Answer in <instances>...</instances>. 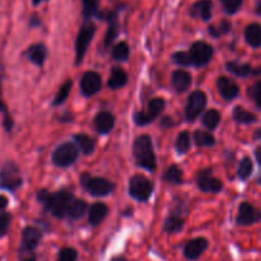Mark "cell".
Returning a JSON list of instances; mask_svg holds the SVG:
<instances>
[{"mask_svg":"<svg viewBox=\"0 0 261 261\" xmlns=\"http://www.w3.org/2000/svg\"><path fill=\"white\" fill-rule=\"evenodd\" d=\"M111 261H127V260L122 256H116V257H114Z\"/></svg>","mask_w":261,"mask_h":261,"instance_id":"c3c4849f","label":"cell"},{"mask_svg":"<svg viewBox=\"0 0 261 261\" xmlns=\"http://www.w3.org/2000/svg\"><path fill=\"white\" fill-rule=\"evenodd\" d=\"M191 82H193L191 74L189 71L182 70V69L175 70L172 75H171V84H172L175 91L178 92V93L188 91L191 86Z\"/></svg>","mask_w":261,"mask_h":261,"instance_id":"e0dca14e","label":"cell"},{"mask_svg":"<svg viewBox=\"0 0 261 261\" xmlns=\"http://www.w3.org/2000/svg\"><path fill=\"white\" fill-rule=\"evenodd\" d=\"M74 140H75L76 145L79 147V149L82 150V153L86 155H91L92 153L94 152V148H96V144H94V140L92 139L91 137L86 134H76L74 135Z\"/></svg>","mask_w":261,"mask_h":261,"instance_id":"484cf974","label":"cell"},{"mask_svg":"<svg viewBox=\"0 0 261 261\" xmlns=\"http://www.w3.org/2000/svg\"><path fill=\"white\" fill-rule=\"evenodd\" d=\"M110 24H109V30H107L106 37H105V46L109 47L114 40L116 38L117 33H119V24H117V18L115 14H110L109 17Z\"/></svg>","mask_w":261,"mask_h":261,"instance_id":"4dcf8cb0","label":"cell"},{"mask_svg":"<svg viewBox=\"0 0 261 261\" xmlns=\"http://www.w3.org/2000/svg\"><path fill=\"white\" fill-rule=\"evenodd\" d=\"M184 226H185V222L181 218V216L171 213V216L165 221L163 231L167 232V233H178V232L182 231Z\"/></svg>","mask_w":261,"mask_h":261,"instance_id":"d4e9b609","label":"cell"},{"mask_svg":"<svg viewBox=\"0 0 261 261\" xmlns=\"http://www.w3.org/2000/svg\"><path fill=\"white\" fill-rule=\"evenodd\" d=\"M217 87H218L219 94L226 101H233L240 94V87L237 86L233 79L228 76H219L217 81Z\"/></svg>","mask_w":261,"mask_h":261,"instance_id":"2e32d148","label":"cell"},{"mask_svg":"<svg viewBox=\"0 0 261 261\" xmlns=\"http://www.w3.org/2000/svg\"><path fill=\"white\" fill-rule=\"evenodd\" d=\"M173 63L178 64V65L182 66H190L193 65V61H191L190 54L185 53V51H177L172 55Z\"/></svg>","mask_w":261,"mask_h":261,"instance_id":"ab89813d","label":"cell"},{"mask_svg":"<svg viewBox=\"0 0 261 261\" xmlns=\"http://www.w3.org/2000/svg\"><path fill=\"white\" fill-rule=\"evenodd\" d=\"M259 184H260V185H261V177L259 178Z\"/></svg>","mask_w":261,"mask_h":261,"instance_id":"816d5d0a","label":"cell"},{"mask_svg":"<svg viewBox=\"0 0 261 261\" xmlns=\"http://www.w3.org/2000/svg\"><path fill=\"white\" fill-rule=\"evenodd\" d=\"M127 83V74L126 71L122 68H119V66H115L112 68L111 74H110L109 82H107V86H109L110 89L115 91V89H120Z\"/></svg>","mask_w":261,"mask_h":261,"instance_id":"d6986e66","label":"cell"},{"mask_svg":"<svg viewBox=\"0 0 261 261\" xmlns=\"http://www.w3.org/2000/svg\"><path fill=\"white\" fill-rule=\"evenodd\" d=\"M133 154H134L137 165L149 172H154L157 168V158H155L153 142L148 135H142L137 138L133 145Z\"/></svg>","mask_w":261,"mask_h":261,"instance_id":"7a4b0ae2","label":"cell"},{"mask_svg":"<svg viewBox=\"0 0 261 261\" xmlns=\"http://www.w3.org/2000/svg\"><path fill=\"white\" fill-rule=\"evenodd\" d=\"M208 245V240L204 237L191 240L184 247V256L188 260H198L206 251Z\"/></svg>","mask_w":261,"mask_h":261,"instance_id":"9a60e30c","label":"cell"},{"mask_svg":"<svg viewBox=\"0 0 261 261\" xmlns=\"http://www.w3.org/2000/svg\"><path fill=\"white\" fill-rule=\"evenodd\" d=\"M229 30H231V23L223 20V22L219 23L218 27H217V25H211V27H209V33H211V36H213V37H219V36L226 35L227 32H229Z\"/></svg>","mask_w":261,"mask_h":261,"instance_id":"f35d334b","label":"cell"},{"mask_svg":"<svg viewBox=\"0 0 261 261\" xmlns=\"http://www.w3.org/2000/svg\"><path fill=\"white\" fill-rule=\"evenodd\" d=\"M71 87H73V82H71V79H68V81L60 87V89H59L58 94H56L55 99H54L53 102L54 106H59V105L64 103V102L66 101V98H68L69 94H70Z\"/></svg>","mask_w":261,"mask_h":261,"instance_id":"836d02e7","label":"cell"},{"mask_svg":"<svg viewBox=\"0 0 261 261\" xmlns=\"http://www.w3.org/2000/svg\"><path fill=\"white\" fill-rule=\"evenodd\" d=\"M41 239H42V233H41L40 229L35 228V227L24 228L22 232V247H20V251L33 252L41 242Z\"/></svg>","mask_w":261,"mask_h":261,"instance_id":"5bb4252c","label":"cell"},{"mask_svg":"<svg viewBox=\"0 0 261 261\" xmlns=\"http://www.w3.org/2000/svg\"><path fill=\"white\" fill-rule=\"evenodd\" d=\"M87 208V203L84 200H81V199H74L71 201L70 206H69V211H68V216L70 217L71 219H79L84 216L86 213Z\"/></svg>","mask_w":261,"mask_h":261,"instance_id":"83f0119b","label":"cell"},{"mask_svg":"<svg viewBox=\"0 0 261 261\" xmlns=\"http://www.w3.org/2000/svg\"><path fill=\"white\" fill-rule=\"evenodd\" d=\"M78 259V252L73 247H64L60 250L56 261H76Z\"/></svg>","mask_w":261,"mask_h":261,"instance_id":"74e56055","label":"cell"},{"mask_svg":"<svg viewBox=\"0 0 261 261\" xmlns=\"http://www.w3.org/2000/svg\"><path fill=\"white\" fill-rule=\"evenodd\" d=\"M257 12H259L260 14H261V2H260V4H259V7H257Z\"/></svg>","mask_w":261,"mask_h":261,"instance_id":"f907efd6","label":"cell"},{"mask_svg":"<svg viewBox=\"0 0 261 261\" xmlns=\"http://www.w3.org/2000/svg\"><path fill=\"white\" fill-rule=\"evenodd\" d=\"M25 55H27L28 60L31 63L40 66L45 63L46 56H47V50H46V46L42 45V43H36V45H32L28 47Z\"/></svg>","mask_w":261,"mask_h":261,"instance_id":"ffe728a7","label":"cell"},{"mask_svg":"<svg viewBox=\"0 0 261 261\" xmlns=\"http://www.w3.org/2000/svg\"><path fill=\"white\" fill-rule=\"evenodd\" d=\"M172 126H173L172 117L170 116L162 117V120H161V127H163V129H170V127Z\"/></svg>","mask_w":261,"mask_h":261,"instance_id":"7bdbcfd3","label":"cell"},{"mask_svg":"<svg viewBox=\"0 0 261 261\" xmlns=\"http://www.w3.org/2000/svg\"><path fill=\"white\" fill-rule=\"evenodd\" d=\"M165 99L160 98V97L150 99L145 111L135 112L134 121L137 122L138 125H142V126L150 124L153 120H155L161 114H162L163 109H165Z\"/></svg>","mask_w":261,"mask_h":261,"instance_id":"ba28073f","label":"cell"},{"mask_svg":"<svg viewBox=\"0 0 261 261\" xmlns=\"http://www.w3.org/2000/svg\"><path fill=\"white\" fill-rule=\"evenodd\" d=\"M226 68L227 70L231 71L232 74H234V75L237 76H241V78H244V76H249L250 74L254 73V69L251 68V65H249V64H241L239 63V61H228V63L226 64Z\"/></svg>","mask_w":261,"mask_h":261,"instance_id":"4316f807","label":"cell"},{"mask_svg":"<svg viewBox=\"0 0 261 261\" xmlns=\"http://www.w3.org/2000/svg\"><path fill=\"white\" fill-rule=\"evenodd\" d=\"M245 38L251 47H261V25L257 23H251L245 30Z\"/></svg>","mask_w":261,"mask_h":261,"instance_id":"603a6c76","label":"cell"},{"mask_svg":"<svg viewBox=\"0 0 261 261\" xmlns=\"http://www.w3.org/2000/svg\"><path fill=\"white\" fill-rule=\"evenodd\" d=\"M115 126V116L109 111H101L94 117V127L99 134H109Z\"/></svg>","mask_w":261,"mask_h":261,"instance_id":"ac0fdd59","label":"cell"},{"mask_svg":"<svg viewBox=\"0 0 261 261\" xmlns=\"http://www.w3.org/2000/svg\"><path fill=\"white\" fill-rule=\"evenodd\" d=\"M154 191V185L143 175H135L130 178L129 194L138 201H147Z\"/></svg>","mask_w":261,"mask_h":261,"instance_id":"277c9868","label":"cell"},{"mask_svg":"<svg viewBox=\"0 0 261 261\" xmlns=\"http://www.w3.org/2000/svg\"><path fill=\"white\" fill-rule=\"evenodd\" d=\"M236 221L241 226H251L261 221V212L249 201H244L240 204Z\"/></svg>","mask_w":261,"mask_h":261,"instance_id":"7c38bea8","label":"cell"},{"mask_svg":"<svg viewBox=\"0 0 261 261\" xmlns=\"http://www.w3.org/2000/svg\"><path fill=\"white\" fill-rule=\"evenodd\" d=\"M221 122V114L217 110H209L204 114L203 124L208 127L209 130H216L217 126Z\"/></svg>","mask_w":261,"mask_h":261,"instance_id":"1f68e13d","label":"cell"},{"mask_svg":"<svg viewBox=\"0 0 261 261\" xmlns=\"http://www.w3.org/2000/svg\"><path fill=\"white\" fill-rule=\"evenodd\" d=\"M255 157H256V161L259 162V165L261 166V145L257 147L256 152H255Z\"/></svg>","mask_w":261,"mask_h":261,"instance_id":"bcb514c9","label":"cell"},{"mask_svg":"<svg viewBox=\"0 0 261 261\" xmlns=\"http://www.w3.org/2000/svg\"><path fill=\"white\" fill-rule=\"evenodd\" d=\"M109 214V208L103 203H94L89 209L88 221L92 226H98Z\"/></svg>","mask_w":261,"mask_h":261,"instance_id":"44dd1931","label":"cell"},{"mask_svg":"<svg viewBox=\"0 0 261 261\" xmlns=\"http://www.w3.org/2000/svg\"><path fill=\"white\" fill-rule=\"evenodd\" d=\"M94 33H96V25L92 22L84 23L81 27L78 33V37H76L75 42V50H76V61L75 64H81L83 61L84 55L87 53V48H88L89 43H91L92 38H93Z\"/></svg>","mask_w":261,"mask_h":261,"instance_id":"52a82bcc","label":"cell"},{"mask_svg":"<svg viewBox=\"0 0 261 261\" xmlns=\"http://www.w3.org/2000/svg\"><path fill=\"white\" fill-rule=\"evenodd\" d=\"M102 87V78L96 71H87L82 76L81 81V89L82 93L86 97H91L96 94L97 92L101 91Z\"/></svg>","mask_w":261,"mask_h":261,"instance_id":"4fadbf2b","label":"cell"},{"mask_svg":"<svg viewBox=\"0 0 261 261\" xmlns=\"http://www.w3.org/2000/svg\"><path fill=\"white\" fill-rule=\"evenodd\" d=\"M221 2H222V5H223L224 10H226L228 14H233V13H236L242 4V0H221Z\"/></svg>","mask_w":261,"mask_h":261,"instance_id":"b9f144b4","label":"cell"},{"mask_svg":"<svg viewBox=\"0 0 261 261\" xmlns=\"http://www.w3.org/2000/svg\"><path fill=\"white\" fill-rule=\"evenodd\" d=\"M42 2H43V0H33V3H35L36 5H37V4H40V3H42Z\"/></svg>","mask_w":261,"mask_h":261,"instance_id":"681fc988","label":"cell"},{"mask_svg":"<svg viewBox=\"0 0 261 261\" xmlns=\"http://www.w3.org/2000/svg\"><path fill=\"white\" fill-rule=\"evenodd\" d=\"M19 256H20V261H37L36 260V255L33 254V252L20 251Z\"/></svg>","mask_w":261,"mask_h":261,"instance_id":"ee69618b","label":"cell"},{"mask_svg":"<svg viewBox=\"0 0 261 261\" xmlns=\"http://www.w3.org/2000/svg\"><path fill=\"white\" fill-rule=\"evenodd\" d=\"M23 178L18 166L7 162L0 170V188L8 191H15L22 186Z\"/></svg>","mask_w":261,"mask_h":261,"instance_id":"5b68a950","label":"cell"},{"mask_svg":"<svg viewBox=\"0 0 261 261\" xmlns=\"http://www.w3.org/2000/svg\"><path fill=\"white\" fill-rule=\"evenodd\" d=\"M196 184L198 188L200 189L203 193H211V194H218L223 189V182L219 178L214 177L213 171L211 168L206 170H201L198 173L196 177Z\"/></svg>","mask_w":261,"mask_h":261,"instance_id":"8fae6325","label":"cell"},{"mask_svg":"<svg viewBox=\"0 0 261 261\" xmlns=\"http://www.w3.org/2000/svg\"><path fill=\"white\" fill-rule=\"evenodd\" d=\"M247 94L255 102V105L261 109V81H257L256 83L252 84L247 91Z\"/></svg>","mask_w":261,"mask_h":261,"instance_id":"8d00e7d4","label":"cell"},{"mask_svg":"<svg viewBox=\"0 0 261 261\" xmlns=\"http://www.w3.org/2000/svg\"><path fill=\"white\" fill-rule=\"evenodd\" d=\"M8 206V199L4 195H0V212H4V209Z\"/></svg>","mask_w":261,"mask_h":261,"instance_id":"f6af8a7d","label":"cell"},{"mask_svg":"<svg viewBox=\"0 0 261 261\" xmlns=\"http://www.w3.org/2000/svg\"><path fill=\"white\" fill-rule=\"evenodd\" d=\"M189 54H190L193 65L204 66L208 63H211L212 58L214 55V48L213 46L204 42V41H198V42L191 45Z\"/></svg>","mask_w":261,"mask_h":261,"instance_id":"9c48e42d","label":"cell"},{"mask_svg":"<svg viewBox=\"0 0 261 261\" xmlns=\"http://www.w3.org/2000/svg\"><path fill=\"white\" fill-rule=\"evenodd\" d=\"M10 222H12V216L9 213H0V237L5 236L9 231Z\"/></svg>","mask_w":261,"mask_h":261,"instance_id":"60d3db41","label":"cell"},{"mask_svg":"<svg viewBox=\"0 0 261 261\" xmlns=\"http://www.w3.org/2000/svg\"><path fill=\"white\" fill-rule=\"evenodd\" d=\"M130 56V47L126 42H119L112 48V58L117 61H126Z\"/></svg>","mask_w":261,"mask_h":261,"instance_id":"d6a6232c","label":"cell"},{"mask_svg":"<svg viewBox=\"0 0 261 261\" xmlns=\"http://www.w3.org/2000/svg\"><path fill=\"white\" fill-rule=\"evenodd\" d=\"M81 184L92 196L97 198L110 195L115 190V185L111 181L102 177H92L88 172H84L81 176Z\"/></svg>","mask_w":261,"mask_h":261,"instance_id":"3957f363","label":"cell"},{"mask_svg":"<svg viewBox=\"0 0 261 261\" xmlns=\"http://www.w3.org/2000/svg\"><path fill=\"white\" fill-rule=\"evenodd\" d=\"M190 134L189 132H182L178 134L177 140H176V150L180 154H185L189 149H190Z\"/></svg>","mask_w":261,"mask_h":261,"instance_id":"d590c367","label":"cell"},{"mask_svg":"<svg viewBox=\"0 0 261 261\" xmlns=\"http://www.w3.org/2000/svg\"><path fill=\"white\" fill-rule=\"evenodd\" d=\"M74 199L75 198L73 194L66 190H60L55 194H51L46 190H40L37 193L38 203L42 204L46 211L58 218L68 216L69 206Z\"/></svg>","mask_w":261,"mask_h":261,"instance_id":"6da1fadb","label":"cell"},{"mask_svg":"<svg viewBox=\"0 0 261 261\" xmlns=\"http://www.w3.org/2000/svg\"><path fill=\"white\" fill-rule=\"evenodd\" d=\"M252 170H254V165H252L251 158L245 157L244 160L240 162L239 171H237V173H239V177L241 178V180H247V178L251 176Z\"/></svg>","mask_w":261,"mask_h":261,"instance_id":"e575fe53","label":"cell"},{"mask_svg":"<svg viewBox=\"0 0 261 261\" xmlns=\"http://www.w3.org/2000/svg\"><path fill=\"white\" fill-rule=\"evenodd\" d=\"M194 140L199 147H212L216 144V138L212 133L204 132V130H195L194 133Z\"/></svg>","mask_w":261,"mask_h":261,"instance_id":"f1b7e54d","label":"cell"},{"mask_svg":"<svg viewBox=\"0 0 261 261\" xmlns=\"http://www.w3.org/2000/svg\"><path fill=\"white\" fill-rule=\"evenodd\" d=\"M206 106V94L203 91H194L189 96L188 105H186V120L194 121L198 116L203 114Z\"/></svg>","mask_w":261,"mask_h":261,"instance_id":"30bf717a","label":"cell"},{"mask_svg":"<svg viewBox=\"0 0 261 261\" xmlns=\"http://www.w3.org/2000/svg\"><path fill=\"white\" fill-rule=\"evenodd\" d=\"M78 148L73 143L68 142L59 145L53 153V162L58 167H69L73 165L78 158Z\"/></svg>","mask_w":261,"mask_h":261,"instance_id":"8992f818","label":"cell"},{"mask_svg":"<svg viewBox=\"0 0 261 261\" xmlns=\"http://www.w3.org/2000/svg\"><path fill=\"white\" fill-rule=\"evenodd\" d=\"M191 15L200 18L203 20H209L212 17V2L211 0H199L191 8Z\"/></svg>","mask_w":261,"mask_h":261,"instance_id":"7402d4cb","label":"cell"},{"mask_svg":"<svg viewBox=\"0 0 261 261\" xmlns=\"http://www.w3.org/2000/svg\"><path fill=\"white\" fill-rule=\"evenodd\" d=\"M163 180L168 184H173V185H180L184 181V172L177 167V166H171L166 170L165 175H163Z\"/></svg>","mask_w":261,"mask_h":261,"instance_id":"f546056e","label":"cell"},{"mask_svg":"<svg viewBox=\"0 0 261 261\" xmlns=\"http://www.w3.org/2000/svg\"><path fill=\"white\" fill-rule=\"evenodd\" d=\"M232 119H233L234 121L240 122V124L249 125V124H254V122H256L257 117L256 115L247 111V110L244 109V107L236 106L233 109V111H232Z\"/></svg>","mask_w":261,"mask_h":261,"instance_id":"cb8c5ba5","label":"cell"},{"mask_svg":"<svg viewBox=\"0 0 261 261\" xmlns=\"http://www.w3.org/2000/svg\"><path fill=\"white\" fill-rule=\"evenodd\" d=\"M70 120H73V117H71L69 114H65V116L60 117V121H63V122H69Z\"/></svg>","mask_w":261,"mask_h":261,"instance_id":"7dc6e473","label":"cell"}]
</instances>
